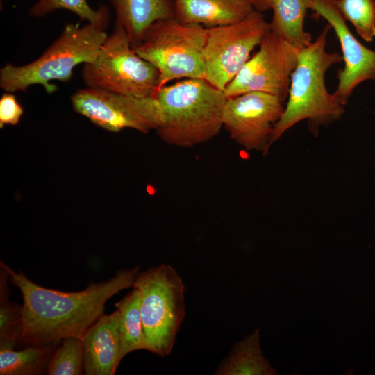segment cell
<instances>
[{
  "label": "cell",
  "mask_w": 375,
  "mask_h": 375,
  "mask_svg": "<svg viewBox=\"0 0 375 375\" xmlns=\"http://www.w3.org/2000/svg\"><path fill=\"white\" fill-rule=\"evenodd\" d=\"M70 99L76 112L111 132L131 128L147 133L156 131L163 120L156 97H136L86 87Z\"/></svg>",
  "instance_id": "9"
},
{
  "label": "cell",
  "mask_w": 375,
  "mask_h": 375,
  "mask_svg": "<svg viewBox=\"0 0 375 375\" xmlns=\"http://www.w3.org/2000/svg\"><path fill=\"white\" fill-rule=\"evenodd\" d=\"M53 352L47 367L49 375H80L84 372L81 339L69 336Z\"/></svg>",
  "instance_id": "21"
},
{
  "label": "cell",
  "mask_w": 375,
  "mask_h": 375,
  "mask_svg": "<svg viewBox=\"0 0 375 375\" xmlns=\"http://www.w3.org/2000/svg\"><path fill=\"white\" fill-rule=\"evenodd\" d=\"M110 1L115 10V25L124 29L132 47L140 44L153 23L174 17V6L169 0Z\"/></svg>",
  "instance_id": "15"
},
{
  "label": "cell",
  "mask_w": 375,
  "mask_h": 375,
  "mask_svg": "<svg viewBox=\"0 0 375 375\" xmlns=\"http://www.w3.org/2000/svg\"><path fill=\"white\" fill-rule=\"evenodd\" d=\"M311 10L330 24L339 40L344 67L338 72V85L333 94L345 106L360 83L375 81V51L353 35L334 0H313Z\"/></svg>",
  "instance_id": "12"
},
{
  "label": "cell",
  "mask_w": 375,
  "mask_h": 375,
  "mask_svg": "<svg viewBox=\"0 0 375 375\" xmlns=\"http://www.w3.org/2000/svg\"><path fill=\"white\" fill-rule=\"evenodd\" d=\"M57 344L28 346L19 351L0 349V374L39 375L47 372Z\"/></svg>",
  "instance_id": "19"
},
{
  "label": "cell",
  "mask_w": 375,
  "mask_h": 375,
  "mask_svg": "<svg viewBox=\"0 0 375 375\" xmlns=\"http://www.w3.org/2000/svg\"><path fill=\"white\" fill-rule=\"evenodd\" d=\"M86 375H114L122 360L117 310L102 315L81 337Z\"/></svg>",
  "instance_id": "13"
},
{
  "label": "cell",
  "mask_w": 375,
  "mask_h": 375,
  "mask_svg": "<svg viewBox=\"0 0 375 375\" xmlns=\"http://www.w3.org/2000/svg\"><path fill=\"white\" fill-rule=\"evenodd\" d=\"M344 19L367 42L375 38V0H334Z\"/></svg>",
  "instance_id": "20"
},
{
  "label": "cell",
  "mask_w": 375,
  "mask_h": 375,
  "mask_svg": "<svg viewBox=\"0 0 375 375\" xmlns=\"http://www.w3.org/2000/svg\"><path fill=\"white\" fill-rule=\"evenodd\" d=\"M250 58L224 90L227 98L250 92H261L284 101L299 49L269 31Z\"/></svg>",
  "instance_id": "10"
},
{
  "label": "cell",
  "mask_w": 375,
  "mask_h": 375,
  "mask_svg": "<svg viewBox=\"0 0 375 375\" xmlns=\"http://www.w3.org/2000/svg\"><path fill=\"white\" fill-rule=\"evenodd\" d=\"M163 120L156 132L167 144L192 147L215 138L223 127L224 91L202 78L166 85L156 94Z\"/></svg>",
  "instance_id": "3"
},
{
  "label": "cell",
  "mask_w": 375,
  "mask_h": 375,
  "mask_svg": "<svg viewBox=\"0 0 375 375\" xmlns=\"http://www.w3.org/2000/svg\"><path fill=\"white\" fill-rule=\"evenodd\" d=\"M60 9H65L76 14L81 20L87 22L99 21L109 10L105 5L97 10L92 9L87 0H38L29 9L33 17H42Z\"/></svg>",
  "instance_id": "22"
},
{
  "label": "cell",
  "mask_w": 375,
  "mask_h": 375,
  "mask_svg": "<svg viewBox=\"0 0 375 375\" xmlns=\"http://www.w3.org/2000/svg\"><path fill=\"white\" fill-rule=\"evenodd\" d=\"M133 288L140 294L146 350L169 356L185 314L181 277L172 265L161 264L139 272Z\"/></svg>",
  "instance_id": "5"
},
{
  "label": "cell",
  "mask_w": 375,
  "mask_h": 375,
  "mask_svg": "<svg viewBox=\"0 0 375 375\" xmlns=\"http://www.w3.org/2000/svg\"><path fill=\"white\" fill-rule=\"evenodd\" d=\"M331 29L327 24L315 41L299 49L298 61L291 74L288 102L274 126L271 145L303 120L307 121L310 131L317 136L321 126L340 120L344 115V106L328 91L325 85L326 72L342 60L338 52L326 51Z\"/></svg>",
  "instance_id": "2"
},
{
  "label": "cell",
  "mask_w": 375,
  "mask_h": 375,
  "mask_svg": "<svg viewBox=\"0 0 375 375\" xmlns=\"http://www.w3.org/2000/svg\"><path fill=\"white\" fill-rule=\"evenodd\" d=\"M285 106L278 97L250 92L227 98L223 127L230 138L248 151L267 154L275 124Z\"/></svg>",
  "instance_id": "11"
},
{
  "label": "cell",
  "mask_w": 375,
  "mask_h": 375,
  "mask_svg": "<svg viewBox=\"0 0 375 375\" xmlns=\"http://www.w3.org/2000/svg\"><path fill=\"white\" fill-rule=\"evenodd\" d=\"M119 312L121 340L120 358L138 350H146L140 312V294L133 288L126 296L115 304Z\"/></svg>",
  "instance_id": "18"
},
{
  "label": "cell",
  "mask_w": 375,
  "mask_h": 375,
  "mask_svg": "<svg viewBox=\"0 0 375 375\" xmlns=\"http://www.w3.org/2000/svg\"><path fill=\"white\" fill-rule=\"evenodd\" d=\"M207 31L204 79L224 92L270 31L269 23L261 12L255 10L240 22Z\"/></svg>",
  "instance_id": "8"
},
{
  "label": "cell",
  "mask_w": 375,
  "mask_h": 375,
  "mask_svg": "<svg viewBox=\"0 0 375 375\" xmlns=\"http://www.w3.org/2000/svg\"><path fill=\"white\" fill-rule=\"evenodd\" d=\"M313 0H274L270 31L301 49L312 42L310 33L304 30V21Z\"/></svg>",
  "instance_id": "17"
},
{
  "label": "cell",
  "mask_w": 375,
  "mask_h": 375,
  "mask_svg": "<svg viewBox=\"0 0 375 375\" xmlns=\"http://www.w3.org/2000/svg\"><path fill=\"white\" fill-rule=\"evenodd\" d=\"M254 9L259 12H263L271 9L274 0H249Z\"/></svg>",
  "instance_id": "25"
},
{
  "label": "cell",
  "mask_w": 375,
  "mask_h": 375,
  "mask_svg": "<svg viewBox=\"0 0 375 375\" xmlns=\"http://www.w3.org/2000/svg\"><path fill=\"white\" fill-rule=\"evenodd\" d=\"M254 10L249 0H175L174 4L179 22L207 28L240 22Z\"/></svg>",
  "instance_id": "14"
},
{
  "label": "cell",
  "mask_w": 375,
  "mask_h": 375,
  "mask_svg": "<svg viewBox=\"0 0 375 375\" xmlns=\"http://www.w3.org/2000/svg\"><path fill=\"white\" fill-rule=\"evenodd\" d=\"M23 108L11 92L4 93L0 99V126L17 124L23 114Z\"/></svg>",
  "instance_id": "24"
},
{
  "label": "cell",
  "mask_w": 375,
  "mask_h": 375,
  "mask_svg": "<svg viewBox=\"0 0 375 375\" xmlns=\"http://www.w3.org/2000/svg\"><path fill=\"white\" fill-rule=\"evenodd\" d=\"M81 78L88 88L133 96L156 97L159 73L133 49L124 29L115 25L95 60L83 65Z\"/></svg>",
  "instance_id": "7"
},
{
  "label": "cell",
  "mask_w": 375,
  "mask_h": 375,
  "mask_svg": "<svg viewBox=\"0 0 375 375\" xmlns=\"http://www.w3.org/2000/svg\"><path fill=\"white\" fill-rule=\"evenodd\" d=\"M22 317V306L6 301H0V349H13Z\"/></svg>",
  "instance_id": "23"
},
{
  "label": "cell",
  "mask_w": 375,
  "mask_h": 375,
  "mask_svg": "<svg viewBox=\"0 0 375 375\" xmlns=\"http://www.w3.org/2000/svg\"><path fill=\"white\" fill-rule=\"evenodd\" d=\"M207 33V28L201 25L169 17L153 23L140 44L133 48L157 69L159 90L174 80L204 79Z\"/></svg>",
  "instance_id": "6"
},
{
  "label": "cell",
  "mask_w": 375,
  "mask_h": 375,
  "mask_svg": "<svg viewBox=\"0 0 375 375\" xmlns=\"http://www.w3.org/2000/svg\"><path fill=\"white\" fill-rule=\"evenodd\" d=\"M0 267L19 290L23 303L17 345L45 346L66 337L81 338L103 315L106 303L120 291L133 287L140 267L119 269L111 278L90 282L81 291L62 292L44 288L3 262Z\"/></svg>",
  "instance_id": "1"
},
{
  "label": "cell",
  "mask_w": 375,
  "mask_h": 375,
  "mask_svg": "<svg viewBox=\"0 0 375 375\" xmlns=\"http://www.w3.org/2000/svg\"><path fill=\"white\" fill-rule=\"evenodd\" d=\"M260 333L256 329L251 334L234 344L226 358L215 372V375H275L260 349Z\"/></svg>",
  "instance_id": "16"
},
{
  "label": "cell",
  "mask_w": 375,
  "mask_h": 375,
  "mask_svg": "<svg viewBox=\"0 0 375 375\" xmlns=\"http://www.w3.org/2000/svg\"><path fill=\"white\" fill-rule=\"evenodd\" d=\"M110 10L96 22L67 24L60 35L36 60L17 66L5 65L0 71V86L6 92H24L33 85H42L47 93L57 87L51 81L71 79L74 69L93 62L106 40Z\"/></svg>",
  "instance_id": "4"
}]
</instances>
